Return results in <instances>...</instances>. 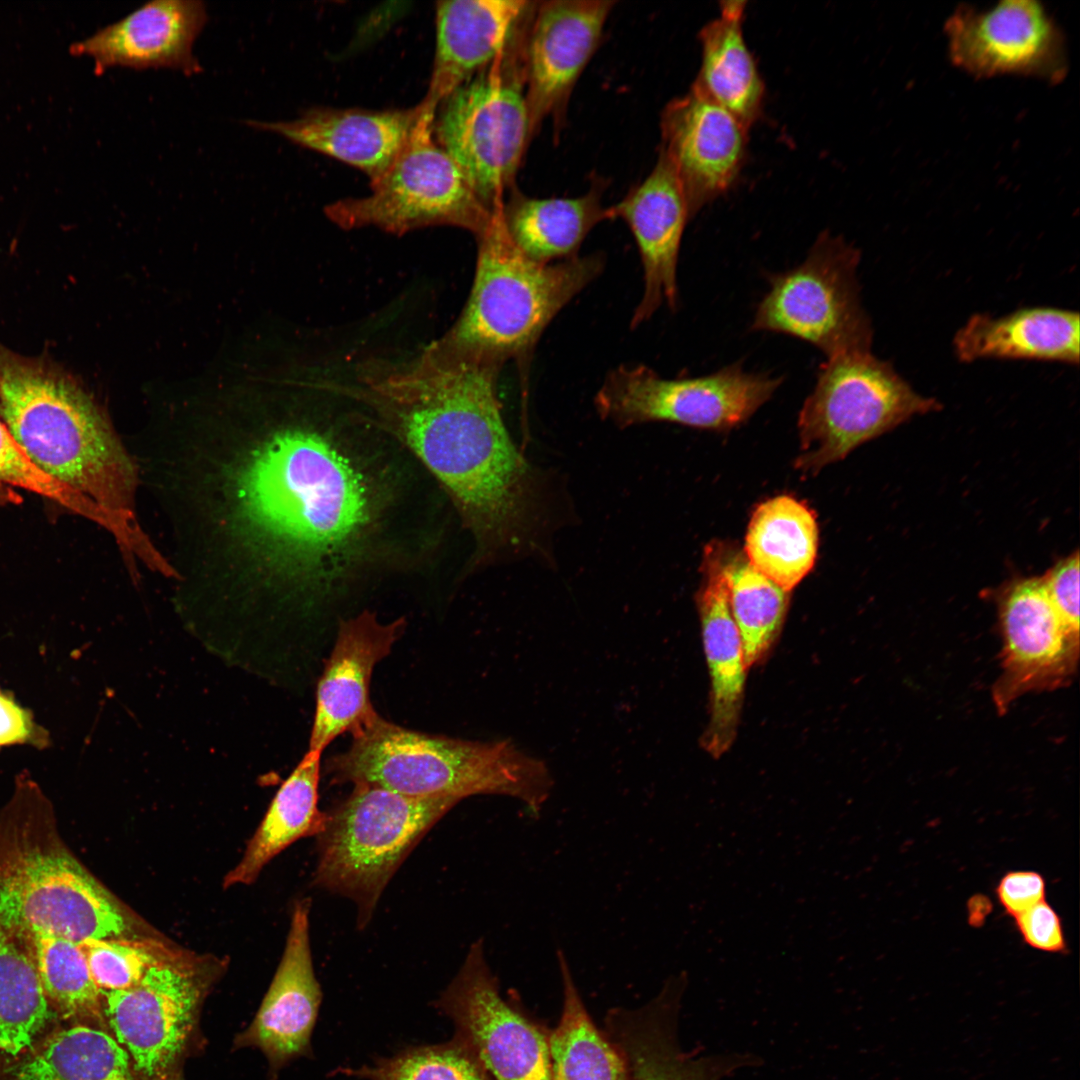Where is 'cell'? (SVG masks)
Listing matches in <instances>:
<instances>
[{
  "instance_id": "19",
  "label": "cell",
  "mask_w": 1080,
  "mask_h": 1080,
  "mask_svg": "<svg viewBox=\"0 0 1080 1080\" xmlns=\"http://www.w3.org/2000/svg\"><path fill=\"white\" fill-rule=\"evenodd\" d=\"M684 988V977H672L641 1008L608 1012L606 1036L624 1058L627 1080H723L760 1064V1058L750 1053L685 1052L678 1039Z\"/></svg>"
},
{
  "instance_id": "11",
  "label": "cell",
  "mask_w": 1080,
  "mask_h": 1080,
  "mask_svg": "<svg viewBox=\"0 0 1080 1080\" xmlns=\"http://www.w3.org/2000/svg\"><path fill=\"white\" fill-rule=\"evenodd\" d=\"M860 259L858 248L822 232L800 265L769 276L752 331L796 337L827 358L871 351L873 327L857 278Z\"/></svg>"
},
{
  "instance_id": "23",
  "label": "cell",
  "mask_w": 1080,
  "mask_h": 1080,
  "mask_svg": "<svg viewBox=\"0 0 1080 1080\" xmlns=\"http://www.w3.org/2000/svg\"><path fill=\"white\" fill-rule=\"evenodd\" d=\"M310 901L297 900L280 963L241 1042L260 1048L274 1069L310 1056L311 1036L322 1001L309 938Z\"/></svg>"
},
{
  "instance_id": "15",
  "label": "cell",
  "mask_w": 1080,
  "mask_h": 1080,
  "mask_svg": "<svg viewBox=\"0 0 1080 1080\" xmlns=\"http://www.w3.org/2000/svg\"><path fill=\"white\" fill-rule=\"evenodd\" d=\"M1001 673L992 696L997 711L1030 692L1068 685L1077 671L1080 632L1060 616L1042 577L1015 578L997 596Z\"/></svg>"
},
{
  "instance_id": "38",
  "label": "cell",
  "mask_w": 1080,
  "mask_h": 1080,
  "mask_svg": "<svg viewBox=\"0 0 1080 1080\" xmlns=\"http://www.w3.org/2000/svg\"><path fill=\"white\" fill-rule=\"evenodd\" d=\"M79 944L92 978L101 990L129 988L139 982L151 967L184 952L163 936L87 939Z\"/></svg>"
},
{
  "instance_id": "8",
  "label": "cell",
  "mask_w": 1080,
  "mask_h": 1080,
  "mask_svg": "<svg viewBox=\"0 0 1080 1080\" xmlns=\"http://www.w3.org/2000/svg\"><path fill=\"white\" fill-rule=\"evenodd\" d=\"M523 26L487 67L438 106L433 134L492 211L515 186L533 137L525 95Z\"/></svg>"
},
{
  "instance_id": "21",
  "label": "cell",
  "mask_w": 1080,
  "mask_h": 1080,
  "mask_svg": "<svg viewBox=\"0 0 1080 1080\" xmlns=\"http://www.w3.org/2000/svg\"><path fill=\"white\" fill-rule=\"evenodd\" d=\"M613 218L629 227L638 247L644 291L631 319L635 328L666 304L675 309L678 298L677 263L689 217L683 188L663 153L648 176L611 206Z\"/></svg>"
},
{
  "instance_id": "27",
  "label": "cell",
  "mask_w": 1080,
  "mask_h": 1080,
  "mask_svg": "<svg viewBox=\"0 0 1080 1080\" xmlns=\"http://www.w3.org/2000/svg\"><path fill=\"white\" fill-rule=\"evenodd\" d=\"M955 357L979 360H1031L1078 365L1080 317L1057 307L1022 308L1002 316L975 313L952 339Z\"/></svg>"
},
{
  "instance_id": "10",
  "label": "cell",
  "mask_w": 1080,
  "mask_h": 1080,
  "mask_svg": "<svg viewBox=\"0 0 1080 1080\" xmlns=\"http://www.w3.org/2000/svg\"><path fill=\"white\" fill-rule=\"evenodd\" d=\"M422 105L419 119L386 172L370 183L371 193L329 204L326 216L342 229L375 227L402 235L429 226H454L476 237L493 211L476 195L433 134L436 110Z\"/></svg>"
},
{
  "instance_id": "41",
  "label": "cell",
  "mask_w": 1080,
  "mask_h": 1080,
  "mask_svg": "<svg viewBox=\"0 0 1080 1080\" xmlns=\"http://www.w3.org/2000/svg\"><path fill=\"white\" fill-rule=\"evenodd\" d=\"M1014 920L1021 938L1029 947L1049 953L1066 951L1062 920L1046 900L1014 917Z\"/></svg>"
},
{
  "instance_id": "2",
  "label": "cell",
  "mask_w": 1080,
  "mask_h": 1080,
  "mask_svg": "<svg viewBox=\"0 0 1080 1080\" xmlns=\"http://www.w3.org/2000/svg\"><path fill=\"white\" fill-rule=\"evenodd\" d=\"M243 491L250 517L280 563L320 589L356 560L376 520L361 469L317 430L276 434L257 452Z\"/></svg>"
},
{
  "instance_id": "44",
  "label": "cell",
  "mask_w": 1080,
  "mask_h": 1080,
  "mask_svg": "<svg viewBox=\"0 0 1080 1080\" xmlns=\"http://www.w3.org/2000/svg\"><path fill=\"white\" fill-rule=\"evenodd\" d=\"M155 1080H172V1079H168V1076H166V1077L155 1079Z\"/></svg>"
},
{
  "instance_id": "18",
  "label": "cell",
  "mask_w": 1080,
  "mask_h": 1080,
  "mask_svg": "<svg viewBox=\"0 0 1080 1080\" xmlns=\"http://www.w3.org/2000/svg\"><path fill=\"white\" fill-rule=\"evenodd\" d=\"M661 153L683 188L689 217L726 192L742 166L747 128L695 88L661 115Z\"/></svg>"
},
{
  "instance_id": "36",
  "label": "cell",
  "mask_w": 1080,
  "mask_h": 1080,
  "mask_svg": "<svg viewBox=\"0 0 1080 1080\" xmlns=\"http://www.w3.org/2000/svg\"><path fill=\"white\" fill-rule=\"evenodd\" d=\"M30 956L46 999L65 1019L100 1020L101 989L94 982L80 944L35 934L18 941Z\"/></svg>"
},
{
  "instance_id": "4",
  "label": "cell",
  "mask_w": 1080,
  "mask_h": 1080,
  "mask_svg": "<svg viewBox=\"0 0 1080 1080\" xmlns=\"http://www.w3.org/2000/svg\"><path fill=\"white\" fill-rule=\"evenodd\" d=\"M0 929L16 941L161 937L71 852L51 802L26 771L0 811Z\"/></svg>"
},
{
  "instance_id": "33",
  "label": "cell",
  "mask_w": 1080,
  "mask_h": 1080,
  "mask_svg": "<svg viewBox=\"0 0 1080 1080\" xmlns=\"http://www.w3.org/2000/svg\"><path fill=\"white\" fill-rule=\"evenodd\" d=\"M14 1080H139L127 1051L110 1034L77 1025L51 1035Z\"/></svg>"
},
{
  "instance_id": "5",
  "label": "cell",
  "mask_w": 1080,
  "mask_h": 1080,
  "mask_svg": "<svg viewBox=\"0 0 1080 1080\" xmlns=\"http://www.w3.org/2000/svg\"><path fill=\"white\" fill-rule=\"evenodd\" d=\"M349 748L326 763L333 784H371L417 798L504 795L538 813L554 782L542 760L507 740L470 741L421 733L376 714Z\"/></svg>"
},
{
  "instance_id": "3",
  "label": "cell",
  "mask_w": 1080,
  "mask_h": 1080,
  "mask_svg": "<svg viewBox=\"0 0 1080 1080\" xmlns=\"http://www.w3.org/2000/svg\"><path fill=\"white\" fill-rule=\"evenodd\" d=\"M0 415L38 469L105 514L131 561L165 576L173 573L136 517V477L127 454L78 384L0 344Z\"/></svg>"
},
{
  "instance_id": "16",
  "label": "cell",
  "mask_w": 1080,
  "mask_h": 1080,
  "mask_svg": "<svg viewBox=\"0 0 1080 1080\" xmlns=\"http://www.w3.org/2000/svg\"><path fill=\"white\" fill-rule=\"evenodd\" d=\"M945 32L952 63L976 77L1017 74L1058 83L1068 71L1063 33L1036 1L1005 0L984 11L961 5Z\"/></svg>"
},
{
  "instance_id": "28",
  "label": "cell",
  "mask_w": 1080,
  "mask_h": 1080,
  "mask_svg": "<svg viewBox=\"0 0 1080 1080\" xmlns=\"http://www.w3.org/2000/svg\"><path fill=\"white\" fill-rule=\"evenodd\" d=\"M606 182L595 179L589 190L573 198H535L514 186L495 209L512 244L530 260L548 264L578 255L588 233L613 220L602 197Z\"/></svg>"
},
{
  "instance_id": "17",
  "label": "cell",
  "mask_w": 1080,
  "mask_h": 1080,
  "mask_svg": "<svg viewBox=\"0 0 1080 1080\" xmlns=\"http://www.w3.org/2000/svg\"><path fill=\"white\" fill-rule=\"evenodd\" d=\"M614 0L534 1L524 40L525 95L533 136L561 126L580 75L595 53Z\"/></svg>"
},
{
  "instance_id": "20",
  "label": "cell",
  "mask_w": 1080,
  "mask_h": 1080,
  "mask_svg": "<svg viewBox=\"0 0 1080 1080\" xmlns=\"http://www.w3.org/2000/svg\"><path fill=\"white\" fill-rule=\"evenodd\" d=\"M404 628L403 618L384 624L368 610L339 624L317 684L309 751L322 753L341 734H354L377 714L369 695L371 676Z\"/></svg>"
},
{
  "instance_id": "9",
  "label": "cell",
  "mask_w": 1080,
  "mask_h": 1080,
  "mask_svg": "<svg viewBox=\"0 0 1080 1080\" xmlns=\"http://www.w3.org/2000/svg\"><path fill=\"white\" fill-rule=\"evenodd\" d=\"M941 409L936 398L919 393L871 351L827 358L799 414L795 466L817 472L913 417Z\"/></svg>"
},
{
  "instance_id": "32",
  "label": "cell",
  "mask_w": 1080,
  "mask_h": 1080,
  "mask_svg": "<svg viewBox=\"0 0 1080 1080\" xmlns=\"http://www.w3.org/2000/svg\"><path fill=\"white\" fill-rule=\"evenodd\" d=\"M557 962L563 984V1010L549 1036L551 1080H627L622 1054L590 1018L562 949Z\"/></svg>"
},
{
  "instance_id": "6",
  "label": "cell",
  "mask_w": 1080,
  "mask_h": 1080,
  "mask_svg": "<svg viewBox=\"0 0 1080 1080\" xmlns=\"http://www.w3.org/2000/svg\"><path fill=\"white\" fill-rule=\"evenodd\" d=\"M476 238L468 300L455 324L431 344L445 354L500 368L510 360L522 364L553 318L599 276L604 257L534 262L512 244L495 210Z\"/></svg>"
},
{
  "instance_id": "7",
  "label": "cell",
  "mask_w": 1080,
  "mask_h": 1080,
  "mask_svg": "<svg viewBox=\"0 0 1080 1080\" xmlns=\"http://www.w3.org/2000/svg\"><path fill=\"white\" fill-rule=\"evenodd\" d=\"M458 802L355 784L348 797L326 813L316 836L314 884L351 899L357 906L358 927L364 928L397 869Z\"/></svg>"
},
{
  "instance_id": "43",
  "label": "cell",
  "mask_w": 1080,
  "mask_h": 1080,
  "mask_svg": "<svg viewBox=\"0 0 1080 1080\" xmlns=\"http://www.w3.org/2000/svg\"><path fill=\"white\" fill-rule=\"evenodd\" d=\"M995 892L1004 911L1014 918L1045 900L1046 881L1036 871H1009L1001 877Z\"/></svg>"
},
{
  "instance_id": "12",
  "label": "cell",
  "mask_w": 1080,
  "mask_h": 1080,
  "mask_svg": "<svg viewBox=\"0 0 1080 1080\" xmlns=\"http://www.w3.org/2000/svg\"><path fill=\"white\" fill-rule=\"evenodd\" d=\"M782 381L746 372L741 361L709 375L676 379L642 364L622 365L606 376L594 404L601 418L621 428L665 421L728 430L748 420Z\"/></svg>"
},
{
  "instance_id": "24",
  "label": "cell",
  "mask_w": 1080,
  "mask_h": 1080,
  "mask_svg": "<svg viewBox=\"0 0 1080 1080\" xmlns=\"http://www.w3.org/2000/svg\"><path fill=\"white\" fill-rule=\"evenodd\" d=\"M422 112L408 109L313 108L289 121H247L301 147L347 163L378 180L409 139Z\"/></svg>"
},
{
  "instance_id": "31",
  "label": "cell",
  "mask_w": 1080,
  "mask_h": 1080,
  "mask_svg": "<svg viewBox=\"0 0 1080 1080\" xmlns=\"http://www.w3.org/2000/svg\"><path fill=\"white\" fill-rule=\"evenodd\" d=\"M817 547L813 511L793 497L780 495L754 510L744 554L758 571L791 592L812 570Z\"/></svg>"
},
{
  "instance_id": "37",
  "label": "cell",
  "mask_w": 1080,
  "mask_h": 1080,
  "mask_svg": "<svg viewBox=\"0 0 1080 1080\" xmlns=\"http://www.w3.org/2000/svg\"><path fill=\"white\" fill-rule=\"evenodd\" d=\"M336 1072L365 1080H492L455 1037L441 1044L406 1048L391 1057L378 1058L372 1065Z\"/></svg>"
},
{
  "instance_id": "14",
  "label": "cell",
  "mask_w": 1080,
  "mask_h": 1080,
  "mask_svg": "<svg viewBox=\"0 0 1080 1080\" xmlns=\"http://www.w3.org/2000/svg\"><path fill=\"white\" fill-rule=\"evenodd\" d=\"M492 1080H551L549 1036L500 993L483 939L434 1003Z\"/></svg>"
},
{
  "instance_id": "29",
  "label": "cell",
  "mask_w": 1080,
  "mask_h": 1080,
  "mask_svg": "<svg viewBox=\"0 0 1080 1080\" xmlns=\"http://www.w3.org/2000/svg\"><path fill=\"white\" fill-rule=\"evenodd\" d=\"M745 1H722L699 33L702 62L691 87L732 113L747 129L758 119L764 85L742 32Z\"/></svg>"
},
{
  "instance_id": "22",
  "label": "cell",
  "mask_w": 1080,
  "mask_h": 1080,
  "mask_svg": "<svg viewBox=\"0 0 1080 1080\" xmlns=\"http://www.w3.org/2000/svg\"><path fill=\"white\" fill-rule=\"evenodd\" d=\"M208 19L200 0L150 1L122 19L71 45L73 55H87L94 72L110 67L170 68L194 75L202 71L193 44Z\"/></svg>"
},
{
  "instance_id": "1",
  "label": "cell",
  "mask_w": 1080,
  "mask_h": 1080,
  "mask_svg": "<svg viewBox=\"0 0 1080 1080\" xmlns=\"http://www.w3.org/2000/svg\"><path fill=\"white\" fill-rule=\"evenodd\" d=\"M501 369L430 344L409 360L367 361L348 390L440 483L473 538L474 567L542 547L543 480L507 430Z\"/></svg>"
},
{
  "instance_id": "40",
  "label": "cell",
  "mask_w": 1080,
  "mask_h": 1080,
  "mask_svg": "<svg viewBox=\"0 0 1080 1080\" xmlns=\"http://www.w3.org/2000/svg\"><path fill=\"white\" fill-rule=\"evenodd\" d=\"M51 744L49 731L37 723L33 712L0 686V751L16 745L44 750Z\"/></svg>"
},
{
  "instance_id": "42",
  "label": "cell",
  "mask_w": 1080,
  "mask_h": 1080,
  "mask_svg": "<svg viewBox=\"0 0 1080 1080\" xmlns=\"http://www.w3.org/2000/svg\"><path fill=\"white\" fill-rule=\"evenodd\" d=\"M1048 595L1065 623L1080 632L1079 552L1058 561L1042 577Z\"/></svg>"
},
{
  "instance_id": "30",
  "label": "cell",
  "mask_w": 1080,
  "mask_h": 1080,
  "mask_svg": "<svg viewBox=\"0 0 1080 1080\" xmlns=\"http://www.w3.org/2000/svg\"><path fill=\"white\" fill-rule=\"evenodd\" d=\"M320 759V752L308 750L282 783L242 859L224 877V888L253 883L285 848L300 838L321 832L326 813L318 808Z\"/></svg>"
},
{
  "instance_id": "34",
  "label": "cell",
  "mask_w": 1080,
  "mask_h": 1080,
  "mask_svg": "<svg viewBox=\"0 0 1080 1080\" xmlns=\"http://www.w3.org/2000/svg\"><path fill=\"white\" fill-rule=\"evenodd\" d=\"M730 611L747 669L761 661L781 631L790 592L758 571L744 552L724 543Z\"/></svg>"
},
{
  "instance_id": "39",
  "label": "cell",
  "mask_w": 1080,
  "mask_h": 1080,
  "mask_svg": "<svg viewBox=\"0 0 1080 1080\" xmlns=\"http://www.w3.org/2000/svg\"><path fill=\"white\" fill-rule=\"evenodd\" d=\"M0 485L13 486L43 496L102 526L111 525L96 506L52 480L38 469L0 421Z\"/></svg>"
},
{
  "instance_id": "13",
  "label": "cell",
  "mask_w": 1080,
  "mask_h": 1080,
  "mask_svg": "<svg viewBox=\"0 0 1080 1080\" xmlns=\"http://www.w3.org/2000/svg\"><path fill=\"white\" fill-rule=\"evenodd\" d=\"M207 968V960L184 951L129 988L101 990L103 1017L138 1076L166 1077L182 1055L208 985Z\"/></svg>"
},
{
  "instance_id": "35",
  "label": "cell",
  "mask_w": 1080,
  "mask_h": 1080,
  "mask_svg": "<svg viewBox=\"0 0 1080 1080\" xmlns=\"http://www.w3.org/2000/svg\"><path fill=\"white\" fill-rule=\"evenodd\" d=\"M54 1015L30 956L0 929V1052L29 1048Z\"/></svg>"
},
{
  "instance_id": "26",
  "label": "cell",
  "mask_w": 1080,
  "mask_h": 1080,
  "mask_svg": "<svg viewBox=\"0 0 1080 1080\" xmlns=\"http://www.w3.org/2000/svg\"><path fill=\"white\" fill-rule=\"evenodd\" d=\"M723 546L713 542L705 547L703 582L696 596L711 680L710 719L702 743L716 758L727 752L735 739L748 670L730 611Z\"/></svg>"
},
{
  "instance_id": "25",
  "label": "cell",
  "mask_w": 1080,
  "mask_h": 1080,
  "mask_svg": "<svg viewBox=\"0 0 1080 1080\" xmlns=\"http://www.w3.org/2000/svg\"><path fill=\"white\" fill-rule=\"evenodd\" d=\"M534 1L453 0L436 3V49L427 93L437 109L464 82L492 63L528 18Z\"/></svg>"
}]
</instances>
